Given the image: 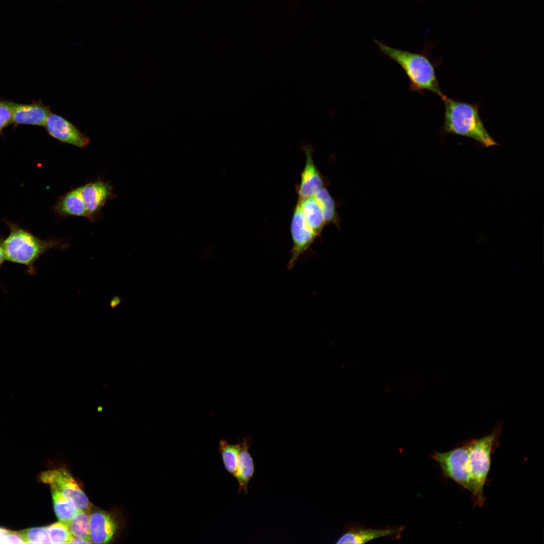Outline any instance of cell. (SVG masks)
<instances>
[{
	"instance_id": "1",
	"label": "cell",
	"mask_w": 544,
	"mask_h": 544,
	"mask_svg": "<svg viewBox=\"0 0 544 544\" xmlns=\"http://www.w3.org/2000/svg\"><path fill=\"white\" fill-rule=\"evenodd\" d=\"M444 122L441 132L472 139L484 147L498 145L487 130L479 114V104H473L445 96Z\"/></svg>"
},
{
	"instance_id": "2",
	"label": "cell",
	"mask_w": 544,
	"mask_h": 544,
	"mask_svg": "<svg viewBox=\"0 0 544 544\" xmlns=\"http://www.w3.org/2000/svg\"><path fill=\"white\" fill-rule=\"evenodd\" d=\"M375 42L383 53L403 70L409 80L410 91H415L423 96L424 91H429L437 95L442 100L446 96L439 87L435 64L427 55L394 48L377 40Z\"/></svg>"
},
{
	"instance_id": "3",
	"label": "cell",
	"mask_w": 544,
	"mask_h": 544,
	"mask_svg": "<svg viewBox=\"0 0 544 544\" xmlns=\"http://www.w3.org/2000/svg\"><path fill=\"white\" fill-rule=\"evenodd\" d=\"M10 233L3 240L6 260L26 267L29 275H34L37 260L51 248L61 246L55 239L42 240L29 231L10 222H7Z\"/></svg>"
},
{
	"instance_id": "4",
	"label": "cell",
	"mask_w": 544,
	"mask_h": 544,
	"mask_svg": "<svg viewBox=\"0 0 544 544\" xmlns=\"http://www.w3.org/2000/svg\"><path fill=\"white\" fill-rule=\"evenodd\" d=\"M501 427L489 435L468 440V468L470 490L474 506L482 507L485 501L484 486L491 468L492 455L498 444Z\"/></svg>"
},
{
	"instance_id": "5",
	"label": "cell",
	"mask_w": 544,
	"mask_h": 544,
	"mask_svg": "<svg viewBox=\"0 0 544 544\" xmlns=\"http://www.w3.org/2000/svg\"><path fill=\"white\" fill-rule=\"evenodd\" d=\"M431 457L438 463L445 478L453 480L470 491L468 441L460 443L455 448L446 452L435 451Z\"/></svg>"
},
{
	"instance_id": "6",
	"label": "cell",
	"mask_w": 544,
	"mask_h": 544,
	"mask_svg": "<svg viewBox=\"0 0 544 544\" xmlns=\"http://www.w3.org/2000/svg\"><path fill=\"white\" fill-rule=\"evenodd\" d=\"M40 480L60 491L75 504L78 510H87L90 508L87 496L65 468L44 471L41 474Z\"/></svg>"
},
{
	"instance_id": "7",
	"label": "cell",
	"mask_w": 544,
	"mask_h": 544,
	"mask_svg": "<svg viewBox=\"0 0 544 544\" xmlns=\"http://www.w3.org/2000/svg\"><path fill=\"white\" fill-rule=\"evenodd\" d=\"M49 135L60 142L83 148L90 143V138L76 125L62 116L51 113L44 125Z\"/></svg>"
},
{
	"instance_id": "8",
	"label": "cell",
	"mask_w": 544,
	"mask_h": 544,
	"mask_svg": "<svg viewBox=\"0 0 544 544\" xmlns=\"http://www.w3.org/2000/svg\"><path fill=\"white\" fill-rule=\"evenodd\" d=\"M291 233L293 247L290 251L288 269L295 266L300 256L310 248L317 238L307 226L298 202L292 218Z\"/></svg>"
},
{
	"instance_id": "9",
	"label": "cell",
	"mask_w": 544,
	"mask_h": 544,
	"mask_svg": "<svg viewBox=\"0 0 544 544\" xmlns=\"http://www.w3.org/2000/svg\"><path fill=\"white\" fill-rule=\"evenodd\" d=\"M303 149L306 155V162L297 187L298 200L314 196L325 185V179L313 161V148L306 145Z\"/></svg>"
},
{
	"instance_id": "10",
	"label": "cell",
	"mask_w": 544,
	"mask_h": 544,
	"mask_svg": "<svg viewBox=\"0 0 544 544\" xmlns=\"http://www.w3.org/2000/svg\"><path fill=\"white\" fill-rule=\"evenodd\" d=\"M51 113L50 106L45 105L41 100H33L29 104L14 102L12 124L14 127L19 125L44 126Z\"/></svg>"
},
{
	"instance_id": "11",
	"label": "cell",
	"mask_w": 544,
	"mask_h": 544,
	"mask_svg": "<svg viewBox=\"0 0 544 544\" xmlns=\"http://www.w3.org/2000/svg\"><path fill=\"white\" fill-rule=\"evenodd\" d=\"M90 540L92 543H107L114 536L117 529L115 519L110 513L96 509L89 514Z\"/></svg>"
},
{
	"instance_id": "12",
	"label": "cell",
	"mask_w": 544,
	"mask_h": 544,
	"mask_svg": "<svg viewBox=\"0 0 544 544\" xmlns=\"http://www.w3.org/2000/svg\"><path fill=\"white\" fill-rule=\"evenodd\" d=\"M86 206L89 219L93 218L112 196V187L102 181L90 182L78 187Z\"/></svg>"
},
{
	"instance_id": "13",
	"label": "cell",
	"mask_w": 544,
	"mask_h": 544,
	"mask_svg": "<svg viewBox=\"0 0 544 544\" xmlns=\"http://www.w3.org/2000/svg\"><path fill=\"white\" fill-rule=\"evenodd\" d=\"M400 526L395 528L376 529L360 526L349 527L337 539L336 543H365L374 539L398 536L403 530Z\"/></svg>"
},
{
	"instance_id": "14",
	"label": "cell",
	"mask_w": 544,
	"mask_h": 544,
	"mask_svg": "<svg viewBox=\"0 0 544 544\" xmlns=\"http://www.w3.org/2000/svg\"><path fill=\"white\" fill-rule=\"evenodd\" d=\"M237 468L235 478L238 483L237 494L243 491L248 494V485L253 476L255 467L253 458L249 451L250 439L245 438L240 442Z\"/></svg>"
},
{
	"instance_id": "15",
	"label": "cell",
	"mask_w": 544,
	"mask_h": 544,
	"mask_svg": "<svg viewBox=\"0 0 544 544\" xmlns=\"http://www.w3.org/2000/svg\"><path fill=\"white\" fill-rule=\"evenodd\" d=\"M298 203L307 226L317 237L321 234L325 224L314 196L298 200Z\"/></svg>"
},
{
	"instance_id": "16",
	"label": "cell",
	"mask_w": 544,
	"mask_h": 544,
	"mask_svg": "<svg viewBox=\"0 0 544 544\" xmlns=\"http://www.w3.org/2000/svg\"><path fill=\"white\" fill-rule=\"evenodd\" d=\"M54 210L60 215L89 218L86 206L78 188L70 191L61 197L55 206Z\"/></svg>"
},
{
	"instance_id": "17",
	"label": "cell",
	"mask_w": 544,
	"mask_h": 544,
	"mask_svg": "<svg viewBox=\"0 0 544 544\" xmlns=\"http://www.w3.org/2000/svg\"><path fill=\"white\" fill-rule=\"evenodd\" d=\"M314 197L320 208L325 225L334 224L339 229L341 218L336 211V205L328 190L323 188Z\"/></svg>"
},
{
	"instance_id": "18",
	"label": "cell",
	"mask_w": 544,
	"mask_h": 544,
	"mask_svg": "<svg viewBox=\"0 0 544 544\" xmlns=\"http://www.w3.org/2000/svg\"><path fill=\"white\" fill-rule=\"evenodd\" d=\"M55 513L59 521L67 523L78 511L75 504L60 491L50 487Z\"/></svg>"
},
{
	"instance_id": "19",
	"label": "cell",
	"mask_w": 544,
	"mask_h": 544,
	"mask_svg": "<svg viewBox=\"0 0 544 544\" xmlns=\"http://www.w3.org/2000/svg\"><path fill=\"white\" fill-rule=\"evenodd\" d=\"M240 447V442L237 444H232L224 440L221 439L219 441V451L221 455L224 467L228 472L234 477L237 471Z\"/></svg>"
},
{
	"instance_id": "20",
	"label": "cell",
	"mask_w": 544,
	"mask_h": 544,
	"mask_svg": "<svg viewBox=\"0 0 544 544\" xmlns=\"http://www.w3.org/2000/svg\"><path fill=\"white\" fill-rule=\"evenodd\" d=\"M66 524L72 536L90 541L89 514L86 510H78Z\"/></svg>"
},
{
	"instance_id": "21",
	"label": "cell",
	"mask_w": 544,
	"mask_h": 544,
	"mask_svg": "<svg viewBox=\"0 0 544 544\" xmlns=\"http://www.w3.org/2000/svg\"><path fill=\"white\" fill-rule=\"evenodd\" d=\"M46 527L51 543H69L72 535L66 523L60 521Z\"/></svg>"
},
{
	"instance_id": "22",
	"label": "cell",
	"mask_w": 544,
	"mask_h": 544,
	"mask_svg": "<svg viewBox=\"0 0 544 544\" xmlns=\"http://www.w3.org/2000/svg\"><path fill=\"white\" fill-rule=\"evenodd\" d=\"M20 532L25 543H51L46 526L28 528Z\"/></svg>"
},
{
	"instance_id": "23",
	"label": "cell",
	"mask_w": 544,
	"mask_h": 544,
	"mask_svg": "<svg viewBox=\"0 0 544 544\" xmlns=\"http://www.w3.org/2000/svg\"><path fill=\"white\" fill-rule=\"evenodd\" d=\"M14 103L12 101L0 100V134L2 136L4 130L12 123Z\"/></svg>"
},
{
	"instance_id": "24",
	"label": "cell",
	"mask_w": 544,
	"mask_h": 544,
	"mask_svg": "<svg viewBox=\"0 0 544 544\" xmlns=\"http://www.w3.org/2000/svg\"><path fill=\"white\" fill-rule=\"evenodd\" d=\"M0 543H25L20 532L0 527Z\"/></svg>"
},
{
	"instance_id": "25",
	"label": "cell",
	"mask_w": 544,
	"mask_h": 544,
	"mask_svg": "<svg viewBox=\"0 0 544 544\" xmlns=\"http://www.w3.org/2000/svg\"><path fill=\"white\" fill-rule=\"evenodd\" d=\"M92 543L90 540L87 539H84L77 537L72 536L70 539L69 543Z\"/></svg>"
},
{
	"instance_id": "26",
	"label": "cell",
	"mask_w": 544,
	"mask_h": 544,
	"mask_svg": "<svg viewBox=\"0 0 544 544\" xmlns=\"http://www.w3.org/2000/svg\"><path fill=\"white\" fill-rule=\"evenodd\" d=\"M3 239H0V268L5 260H6L4 251L3 246Z\"/></svg>"
}]
</instances>
